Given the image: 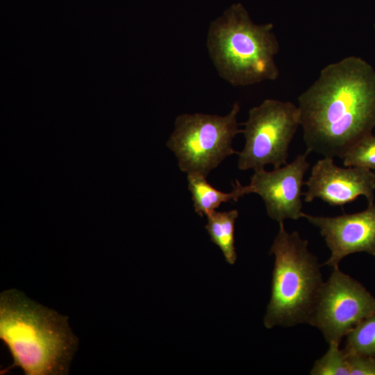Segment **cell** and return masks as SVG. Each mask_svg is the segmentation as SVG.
<instances>
[{
	"instance_id": "cell-13",
	"label": "cell",
	"mask_w": 375,
	"mask_h": 375,
	"mask_svg": "<svg viewBox=\"0 0 375 375\" xmlns=\"http://www.w3.org/2000/svg\"><path fill=\"white\" fill-rule=\"evenodd\" d=\"M346 336L345 352L375 356V310Z\"/></svg>"
},
{
	"instance_id": "cell-14",
	"label": "cell",
	"mask_w": 375,
	"mask_h": 375,
	"mask_svg": "<svg viewBox=\"0 0 375 375\" xmlns=\"http://www.w3.org/2000/svg\"><path fill=\"white\" fill-rule=\"evenodd\" d=\"M326 353L315 362L311 375H350L347 355L339 343H328Z\"/></svg>"
},
{
	"instance_id": "cell-5",
	"label": "cell",
	"mask_w": 375,
	"mask_h": 375,
	"mask_svg": "<svg viewBox=\"0 0 375 375\" xmlns=\"http://www.w3.org/2000/svg\"><path fill=\"white\" fill-rule=\"evenodd\" d=\"M240 108L235 102L224 116L185 113L176 117L167 146L182 172L206 177L226 157L239 153L232 144L235 136L242 132L237 121Z\"/></svg>"
},
{
	"instance_id": "cell-3",
	"label": "cell",
	"mask_w": 375,
	"mask_h": 375,
	"mask_svg": "<svg viewBox=\"0 0 375 375\" xmlns=\"http://www.w3.org/2000/svg\"><path fill=\"white\" fill-rule=\"evenodd\" d=\"M206 47L219 76L233 86L275 81L280 46L272 23L253 22L241 3L228 7L208 27Z\"/></svg>"
},
{
	"instance_id": "cell-15",
	"label": "cell",
	"mask_w": 375,
	"mask_h": 375,
	"mask_svg": "<svg viewBox=\"0 0 375 375\" xmlns=\"http://www.w3.org/2000/svg\"><path fill=\"white\" fill-rule=\"evenodd\" d=\"M342 159L346 167H361L375 171V135L371 134L359 141Z\"/></svg>"
},
{
	"instance_id": "cell-8",
	"label": "cell",
	"mask_w": 375,
	"mask_h": 375,
	"mask_svg": "<svg viewBox=\"0 0 375 375\" xmlns=\"http://www.w3.org/2000/svg\"><path fill=\"white\" fill-rule=\"evenodd\" d=\"M309 152L299 154L290 163L272 171H255L248 185H242L243 195L256 193L265 202L268 216L278 223L286 219L302 217V186L303 177L310 167Z\"/></svg>"
},
{
	"instance_id": "cell-17",
	"label": "cell",
	"mask_w": 375,
	"mask_h": 375,
	"mask_svg": "<svg viewBox=\"0 0 375 375\" xmlns=\"http://www.w3.org/2000/svg\"><path fill=\"white\" fill-rule=\"evenodd\" d=\"M374 27H375V24H374Z\"/></svg>"
},
{
	"instance_id": "cell-9",
	"label": "cell",
	"mask_w": 375,
	"mask_h": 375,
	"mask_svg": "<svg viewBox=\"0 0 375 375\" xmlns=\"http://www.w3.org/2000/svg\"><path fill=\"white\" fill-rule=\"evenodd\" d=\"M308 187L303 192L304 201L311 202L320 199L333 206H343L358 196H364L368 205L374 203L375 173L361 167L337 166L333 158L324 157L312 167Z\"/></svg>"
},
{
	"instance_id": "cell-2",
	"label": "cell",
	"mask_w": 375,
	"mask_h": 375,
	"mask_svg": "<svg viewBox=\"0 0 375 375\" xmlns=\"http://www.w3.org/2000/svg\"><path fill=\"white\" fill-rule=\"evenodd\" d=\"M68 317L27 297L16 289L0 294V338L12 364L26 375H65L78 349Z\"/></svg>"
},
{
	"instance_id": "cell-6",
	"label": "cell",
	"mask_w": 375,
	"mask_h": 375,
	"mask_svg": "<svg viewBox=\"0 0 375 375\" xmlns=\"http://www.w3.org/2000/svg\"><path fill=\"white\" fill-rule=\"evenodd\" d=\"M245 144L238 153L240 170L258 171L287 164L290 144L300 126L299 108L290 101L267 99L251 108L243 123Z\"/></svg>"
},
{
	"instance_id": "cell-11",
	"label": "cell",
	"mask_w": 375,
	"mask_h": 375,
	"mask_svg": "<svg viewBox=\"0 0 375 375\" xmlns=\"http://www.w3.org/2000/svg\"><path fill=\"white\" fill-rule=\"evenodd\" d=\"M206 178L197 173L188 174L187 177L194 210L201 217L208 215L223 202L237 201L240 197L244 196L241 189L242 184L238 180L235 183H232L233 190L226 193L212 187Z\"/></svg>"
},
{
	"instance_id": "cell-7",
	"label": "cell",
	"mask_w": 375,
	"mask_h": 375,
	"mask_svg": "<svg viewBox=\"0 0 375 375\" xmlns=\"http://www.w3.org/2000/svg\"><path fill=\"white\" fill-rule=\"evenodd\" d=\"M375 310V298L338 267L321 288L308 324L318 328L328 343H340L359 322Z\"/></svg>"
},
{
	"instance_id": "cell-10",
	"label": "cell",
	"mask_w": 375,
	"mask_h": 375,
	"mask_svg": "<svg viewBox=\"0 0 375 375\" xmlns=\"http://www.w3.org/2000/svg\"><path fill=\"white\" fill-rule=\"evenodd\" d=\"M317 227L331 251L330 258L322 265L332 268L347 256L365 252L375 256V204L359 212L336 217L314 216L303 213Z\"/></svg>"
},
{
	"instance_id": "cell-12",
	"label": "cell",
	"mask_w": 375,
	"mask_h": 375,
	"mask_svg": "<svg viewBox=\"0 0 375 375\" xmlns=\"http://www.w3.org/2000/svg\"><path fill=\"white\" fill-rule=\"evenodd\" d=\"M206 217L208 223L206 229L211 241L219 247L226 261L233 265L237 259L234 229L235 220L238 217V210L226 212L214 210Z\"/></svg>"
},
{
	"instance_id": "cell-16",
	"label": "cell",
	"mask_w": 375,
	"mask_h": 375,
	"mask_svg": "<svg viewBox=\"0 0 375 375\" xmlns=\"http://www.w3.org/2000/svg\"><path fill=\"white\" fill-rule=\"evenodd\" d=\"M346 353L350 375H375V356Z\"/></svg>"
},
{
	"instance_id": "cell-4",
	"label": "cell",
	"mask_w": 375,
	"mask_h": 375,
	"mask_svg": "<svg viewBox=\"0 0 375 375\" xmlns=\"http://www.w3.org/2000/svg\"><path fill=\"white\" fill-rule=\"evenodd\" d=\"M297 231L288 233L283 222L269 253L275 257L272 293L264 325L290 327L308 324L324 283L321 265Z\"/></svg>"
},
{
	"instance_id": "cell-1",
	"label": "cell",
	"mask_w": 375,
	"mask_h": 375,
	"mask_svg": "<svg viewBox=\"0 0 375 375\" xmlns=\"http://www.w3.org/2000/svg\"><path fill=\"white\" fill-rule=\"evenodd\" d=\"M298 102L306 151L342 158L375 127V70L357 56L329 64Z\"/></svg>"
}]
</instances>
